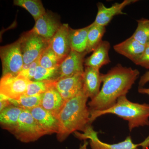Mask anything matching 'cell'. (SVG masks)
I'll list each match as a JSON object with an SVG mask.
<instances>
[{
	"label": "cell",
	"instance_id": "1",
	"mask_svg": "<svg viewBox=\"0 0 149 149\" xmlns=\"http://www.w3.org/2000/svg\"><path fill=\"white\" fill-rule=\"evenodd\" d=\"M140 72L137 69L118 64L102 73V87L95 97L88 103L90 112L109 109L122 96L126 95L138 79Z\"/></svg>",
	"mask_w": 149,
	"mask_h": 149
},
{
	"label": "cell",
	"instance_id": "2",
	"mask_svg": "<svg viewBox=\"0 0 149 149\" xmlns=\"http://www.w3.org/2000/svg\"><path fill=\"white\" fill-rule=\"evenodd\" d=\"M88 99L82 91L65 102L58 116L59 129L56 137L58 142H63L76 131L84 132L91 125V112L87 105Z\"/></svg>",
	"mask_w": 149,
	"mask_h": 149
},
{
	"label": "cell",
	"instance_id": "3",
	"mask_svg": "<svg viewBox=\"0 0 149 149\" xmlns=\"http://www.w3.org/2000/svg\"><path fill=\"white\" fill-rule=\"evenodd\" d=\"M113 114L127 120L130 132L134 128L149 125V104L130 101L126 95L122 96L109 109L91 112L90 123L107 114Z\"/></svg>",
	"mask_w": 149,
	"mask_h": 149
},
{
	"label": "cell",
	"instance_id": "4",
	"mask_svg": "<svg viewBox=\"0 0 149 149\" xmlns=\"http://www.w3.org/2000/svg\"><path fill=\"white\" fill-rule=\"evenodd\" d=\"M12 134L24 143L35 142L46 135L29 111L24 109L19 116L17 126Z\"/></svg>",
	"mask_w": 149,
	"mask_h": 149
},
{
	"label": "cell",
	"instance_id": "5",
	"mask_svg": "<svg viewBox=\"0 0 149 149\" xmlns=\"http://www.w3.org/2000/svg\"><path fill=\"white\" fill-rule=\"evenodd\" d=\"M77 139L82 140L90 139V145L91 149H139L142 146L143 149L149 147V136L146 140L138 144L133 143L130 136H128L122 142L116 144H109L102 142L97 136V132L94 130L91 125H88L83 133L76 131L74 133Z\"/></svg>",
	"mask_w": 149,
	"mask_h": 149
},
{
	"label": "cell",
	"instance_id": "6",
	"mask_svg": "<svg viewBox=\"0 0 149 149\" xmlns=\"http://www.w3.org/2000/svg\"><path fill=\"white\" fill-rule=\"evenodd\" d=\"M24 64L32 63L37 59L49 46V42L30 31L25 32L19 39Z\"/></svg>",
	"mask_w": 149,
	"mask_h": 149
},
{
	"label": "cell",
	"instance_id": "7",
	"mask_svg": "<svg viewBox=\"0 0 149 149\" xmlns=\"http://www.w3.org/2000/svg\"><path fill=\"white\" fill-rule=\"evenodd\" d=\"M0 56L2 66V75L17 74L24 65L19 39L16 42L1 47Z\"/></svg>",
	"mask_w": 149,
	"mask_h": 149
},
{
	"label": "cell",
	"instance_id": "8",
	"mask_svg": "<svg viewBox=\"0 0 149 149\" xmlns=\"http://www.w3.org/2000/svg\"><path fill=\"white\" fill-rule=\"evenodd\" d=\"M31 81L19 74L2 76L0 80V94L11 100H18L25 95Z\"/></svg>",
	"mask_w": 149,
	"mask_h": 149
},
{
	"label": "cell",
	"instance_id": "9",
	"mask_svg": "<svg viewBox=\"0 0 149 149\" xmlns=\"http://www.w3.org/2000/svg\"><path fill=\"white\" fill-rule=\"evenodd\" d=\"M62 24L58 15L48 11L35 21L34 27L30 31L49 41Z\"/></svg>",
	"mask_w": 149,
	"mask_h": 149
},
{
	"label": "cell",
	"instance_id": "10",
	"mask_svg": "<svg viewBox=\"0 0 149 149\" xmlns=\"http://www.w3.org/2000/svg\"><path fill=\"white\" fill-rule=\"evenodd\" d=\"M87 54L86 52H77L71 50L59 65V79L83 74L84 72L85 57Z\"/></svg>",
	"mask_w": 149,
	"mask_h": 149
},
{
	"label": "cell",
	"instance_id": "11",
	"mask_svg": "<svg viewBox=\"0 0 149 149\" xmlns=\"http://www.w3.org/2000/svg\"><path fill=\"white\" fill-rule=\"evenodd\" d=\"M69 25L62 24L61 27L49 42V46L55 53L61 63L71 50L69 39Z\"/></svg>",
	"mask_w": 149,
	"mask_h": 149
},
{
	"label": "cell",
	"instance_id": "12",
	"mask_svg": "<svg viewBox=\"0 0 149 149\" xmlns=\"http://www.w3.org/2000/svg\"><path fill=\"white\" fill-rule=\"evenodd\" d=\"M137 1L136 0H124L120 3H115L110 7H107L103 3H98L97 4V13L93 23L106 27L114 16L125 14L123 12L125 7Z\"/></svg>",
	"mask_w": 149,
	"mask_h": 149
},
{
	"label": "cell",
	"instance_id": "13",
	"mask_svg": "<svg viewBox=\"0 0 149 149\" xmlns=\"http://www.w3.org/2000/svg\"><path fill=\"white\" fill-rule=\"evenodd\" d=\"M83 74L61 78L54 86L65 101L74 97L83 91Z\"/></svg>",
	"mask_w": 149,
	"mask_h": 149
},
{
	"label": "cell",
	"instance_id": "14",
	"mask_svg": "<svg viewBox=\"0 0 149 149\" xmlns=\"http://www.w3.org/2000/svg\"><path fill=\"white\" fill-rule=\"evenodd\" d=\"M83 78V93L88 98L93 100L100 91L101 84L102 83V73L99 69L85 67Z\"/></svg>",
	"mask_w": 149,
	"mask_h": 149
},
{
	"label": "cell",
	"instance_id": "15",
	"mask_svg": "<svg viewBox=\"0 0 149 149\" xmlns=\"http://www.w3.org/2000/svg\"><path fill=\"white\" fill-rule=\"evenodd\" d=\"M29 111L46 135L58 133L59 122L56 116L40 106Z\"/></svg>",
	"mask_w": 149,
	"mask_h": 149
},
{
	"label": "cell",
	"instance_id": "16",
	"mask_svg": "<svg viewBox=\"0 0 149 149\" xmlns=\"http://www.w3.org/2000/svg\"><path fill=\"white\" fill-rule=\"evenodd\" d=\"M146 47L131 36L113 47L116 52L129 59L135 64L143 55Z\"/></svg>",
	"mask_w": 149,
	"mask_h": 149
},
{
	"label": "cell",
	"instance_id": "17",
	"mask_svg": "<svg viewBox=\"0 0 149 149\" xmlns=\"http://www.w3.org/2000/svg\"><path fill=\"white\" fill-rule=\"evenodd\" d=\"M65 102L58 91L53 86L42 95L40 106L58 118Z\"/></svg>",
	"mask_w": 149,
	"mask_h": 149
},
{
	"label": "cell",
	"instance_id": "18",
	"mask_svg": "<svg viewBox=\"0 0 149 149\" xmlns=\"http://www.w3.org/2000/svg\"><path fill=\"white\" fill-rule=\"evenodd\" d=\"M110 44L108 41H102L93 54L85 59L84 65L85 67L100 69L104 65L111 62L109 56Z\"/></svg>",
	"mask_w": 149,
	"mask_h": 149
},
{
	"label": "cell",
	"instance_id": "19",
	"mask_svg": "<svg viewBox=\"0 0 149 149\" xmlns=\"http://www.w3.org/2000/svg\"><path fill=\"white\" fill-rule=\"evenodd\" d=\"M23 109L11 104L0 111V124L1 128L12 133L18 124Z\"/></svg>",
	"mask_w": 149,
	"mask_h": 149
},
{
	"label": "cell",
	"instance_id": "20",
	"mask_svg": "<svg viewBox=\"0 0 149 149\" xmlns=\"http://www.w3.org/2000/svg\"><path fill=\"white\" fill-rule=\"evenodd\" d=\"M89 28L90 25L78 29L70 27L69 39L71 50L77 52H85Z\"/></svg>",
	"mask_w": 149,
	"mask_h": 149
},
{
	"label": "cell",
	"instance_id": "21",
	"mask_svg": "<svg viewBox=\"0 0 149 149\" xmlns=\"http://www.w3.org/2000/svg\"><path fill=\"white\" fill-rule=\"evenodd\" d=\"M106 32V27L92 23L88 31L87 48V54L93 52L102 41L103 37Z\"/></svg>",
	"mask_w": 149,
	"mask_h": 149
},
{
	"label": "cell",
	"instance_id": "22",
	"mask_svg": "<svg viewBox=\"0 0 149 149\" xmlns=\"http://www.w3.org/2000/svg\"><path fill=\"white\" fill-rule=\"evenodd\" d=\"M13 3L14 5L26 10L35 21L46 12L42 2L40 0H15Z\"/></svg>",
	"mask_w": 149,
	"mask_h": 149
},
{
	"label": "cell",
	"instance_id": "23",
	"mask_svg": "<svg viewBox=\"0 0 149 149\" xmlns=\"http://www.w3.org/2000/svg\"><path fill=\"white\" fill-rule=\"evenodd\" d=\"M137 27L131 36L143 45L149 46V19L142 18L137 20Z\"/></svg>",
	"mask_w": 149,
	"mask_h": 149
},
{
	"label": "cell",
	"instance_id": "24",
	"mask_svg": "<svg viewBox=\"0 0 149 149\" xmlns=\"http://www.w3.org/2000/svg\"><path fill=\"white\" fill-rule=\"evenodd\" d=\"M59 78V66L52 68H46L38 65L32 81H57Z\"/></svg>",
	"mask_w": 149,
	"mask_h": 149
},
{
	"label": "cell",
	"instance_id": "25",
	"mask_svg": "<svg viewBox=\"0 0 149 149\" xmlns=\"http://www.w3.org/2000/svg\"><path fill=\"white\" fill-rule=\"evenodd\" d=\"M42 97V95L32 96L24 95L18 100H9L11 104L24 110H29L40 106Z\"/></svg>",
	"mask_w": 149,
	"mask_h": 149
},
{
	"label": "cell",
	"instance_id": "26",
	"mask_svg": "<svg viewBox=\"0 0 149 149\" xmlns=\"http://www.w3.org/2000/svg\"><path fill=\"white\" fill-rule=\"evenodd\" d=\"M61 63L57 56L49 46L43 52L39 58V65L44 68L57 67Z\"/></svg>",
	"mask_w": 149,
	"mask_h": 149
},
{
	"label": "cell",
	"instance_id": "27",
	"mask_svg": "<svg viewBox=\"0 0 149 149\" xmlns=\"http://www.w3.org/2000/svg\"><path fill=\"white\" fill-rule=\"evenodd\" d=\"M56 81H31L24 95H40L45 93L49 88L54 86Z\"/></svg>",
	"mask_w": 149,
	"mask_h": 149
},
{
	"label": "cell",
	"instance_id": "28",
	"mask_svg": "<svg viewBox=\"0 0 149 149\" xmlns=\"http://www.w3.org/2000/svg\"><path fill=\"white\" fill-rule=\"evenodd\" d=\"M39 58L30 63L29 68L27 69L21 70L18 74L24 76L30 81H32L35 75L36 68L37 66L39 65Z\"/></svg>",
	"mask_w": 149,
	"mask_h": 149
},
{
	"label": "cell",
	"instance_id": "29",
	"mask_svg": "<svg viewBox=\"0 0 149 149\" xmlns=\"http://www.w3.org/2000/svg\"><path fill=\"white\" fill-rule=\"evenodd\" d=\"M136 65L149 70V46L146 47L143 55L137 62Z\"/></svg>",
	"mask_w": 149,
	"mask_h": 149
},
{
	"label": "cell",
	"instance_id": "30",
	"mask_svg": "<svg viewBox=\"0 0 149 149\" xmlns=\"http://www.w3.org/2000/svg\"><path fill=\"white\" fill-rule=\"evenodd\" d=\"M0 111L4 109L7 107L11 104L8 98L5 96L0 94Z\"/></svg>",
	"mask_w": 149,
	"mask_h": 149
},
{
	"label": "cell",
	"instance_id": "31",
	"mask_svg": "<svg viewBox=\"0 0 149 149\" xmlns=\"http://www.w3.org/2000/svg\"><path fill=\"white\" fill-rule=\"evenodd\" d=\"M149 82V70L146 72L143 75L141 76L139 80V88H143V87Z\"/></svg>",
	"mask_w": 149,
	"mask_h": 149
},
{
	"label": "cell",
	"instance_id": "32",
	"mask_svg": "<svg viewBox=\"0 0 149 149\" xmlns=\"http://www.w3.org/2000/svg\"><path fill=\"white\" fill-rule=\"evenodd\" d=\"M138 92L139 93L149 95V88H139Z\"/></svg>",
	"mask_w": 149,
	"mask_h": 149
},
{
	"label": "cell",
	"instance_id": "33",
	"mask_svg": "<svg viewBox=\"0 0 149 149\" xmlns=\"http://www.w3.org/2000/svg\"><path fill=\"white\" fill-rule=\"evenodd\" d=\"M88 143H89L87 140H85L83 142V143L80 145L79 149H88L87 147H88Z\"/></svg>",
	"mask_w": 149,
	"mask_h": 149
}]
</instances>
